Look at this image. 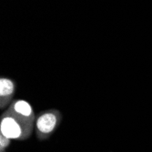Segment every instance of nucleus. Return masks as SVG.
Wrapping results in <instances>:
<instances>
[{
	"instance_id": "5",
	"label": "nucleus",
	"mask_w": 152,
	"mask_h": 152,
	"mask_svg": "<svg viewBox=\"0 0 152 152\" xmlns=\"http://www.w3.org/2000/svg\"><path fill=\"white\" fill-rule=\"evenodd\" d=\"M10 140L8 137H5L4 135H0V149H1V152H3L5 150V148H7L9 144H10Z\"/></svg>"
},
{
	"instance_id": "1",
	"label": "nucleus",
	"mask_w": 152,
	"mask_h": 152,
	"mask_svg": "<svg viewBox=\"0 0 152 152\" xmlns=\"http://www.w3.org/2000/svg\"><path fill=\"white\" fill-rule=\"evenodd\" d=\"M1 134L9 140H26L31 135L33 126L22 121L16 116L6 111L1 118Z\"/></svg>"
},
{
	"instance_id": "4",
	"label": "nucleus",
	"mask_w": 152,
	"mask_h": 152,
	"mask_svg": "<svg viewBox=\"0 0 152 152\" xmlns=\"http://www.w3.org/2000/svg\"><path fill=\"white\" fill-rule=\"evenodd\" d=\"M15 94V83L9 78L1 77L0 80V105L4 108L9 104Z\"/></svg>"
},
{
	"instance_id": "2",
	"label": "nucleus",
	"mask_w": 152,
	"mask_h": 152,
	"mask_svg": "<svg viewBox=\"0 0 152 152\" xmlns=\"http://www.w3.org/2000/svg\"><path fill=\"white\" fill-rule=\"evenodd\" d=\"M61 120L60 112L58 110H48L41 113L35 121V128L39 140H46L56 130Z\"/></svg>"
},
{
	"instance_id": "3",
	"label": "nucleus",
	"mask_w": 152,
	"mask_h": 152,
	"mask_svg": "<svg viewBox=\"0 0 152 152\" xmlns=\"http://www.w3.org/2000/svg\"><path fill=\"white\" fill-rule=\"evenodd\" d=\"M7 111L16 116L28 125L35 127V114L31 105L27 101L23 99L16 100L9 107Z\"/></svg>"
}]
</instances>
